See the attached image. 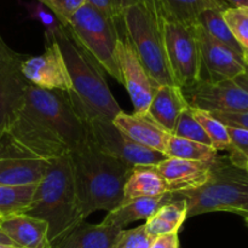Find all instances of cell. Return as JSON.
Returning a JSON list of instances; mask_svg holds the SVG:
<instances>
[{
	"instance_id": "1",
	"label": "cell",
	"mask_w": 248,
	"mask_h": 248,
	"mask_svg": "<svg viewBox=\"0 0 248 248\" xmlns=\"http://www.w3.org/2000/svg\"><path fill=\"white\" fill-rule=\"evenodd\" d=\"M89 138V128L65 91L29 82L23 102L2 140L26 156L51 161L70 154Z\"/></svg>"
},
{
	"instance_id": "2",
	"label": "cell",
	"mask_w": 248,
	"mask_h": 248,
	"mask_svg": "<svg viewBox=\"0 0 248 248\" xmlns=\"http://www.w3.org/2000/svg\"><path fill=\"white\" fill-rule=\"evenodd\" d=\"M82 219L91 213L115 210L124 201V186L133 167L104 154L91 137L69 154Z\"/></svg>"
},
{
	"instance_id": "3",
	"label": "cell",
	"mask_w": 248,
	"mask_h": 248,
	"mask_svg": "<svg viewBox=\"0 0 248 248\" xmlns=\"http://www.w3.org/2000/svg\"><path fill=\"white\" fill-rule=\"evenodd\" d=\"M24 213L47 223L51 247L85 222L80 213L69 154L48 161Z\"/></svg>"
},
{
	"instance_id": "4",
	"label": "cell",
	"mask_w": 248,
	"mask_h": 248,
	"mask_svg": "<svg viewBox=\"0 0 248 248\" xmlns=\"http://www.w3.org/2000/svg\"><path fill=\"white\" fill-rule=\"evenodd\" d=\"M64 58L73 94L84 111L113 121L121 108L109 90L98 63L80 46L63 26L53 34Z\"/></svg>"
},
{
	"instance_id": "5",
	"label": "cell",
	"mask_w": 248,
	"mask_h": 248,
	"mask_svg": "<svg viewBox=\"0 0 248 248\" xmlns=\"http://www.w3.org/2000/svg\"><path fill=\"white\" fill-rule=\"evenodd\" d=\"M123 26L143 67L157 86L176 85L167 62L162 11L157 0H133L125 7Z\"/></svg>"
},
{
	"instance_id": "6",
	"label": "cell",
	"mask_w": 248,
	"mask_h": 248,
	"mask_svg": "<svg viewBox=\"0 0 248 248\" xmlns=\"http://www.w3.org/2000/svg\"><path fill=\"white\" fill-rule=\"evenodd\" d=\"M186 200V217L210 212H232L239 215L248 202V173L236 166L229 156L212 160L206 183L194 190L177 193Z\"/></svg>"
},
{
	"instance_id": "7",
	"label": "cell",
	"mask_w": 248,
	"mask_h": 248,
	"mask_svg": "<svg viewBox=\"0 0 248 248\" xmlns=\"http://www.w3.org/2000/svg\"><path fill=\"white\" fill-rule=\"evenodd\" d=\"M64 28L102 69L123 84L116 60L118 22L115 23L89 4H85L75 12Z\"/></svg>"
},
{
	"instance_id": "8",
	"label": "cell",
	"mask_w": 248,
	"mask_h": 248,
	"mask_svg": "<svg viewBox=\"0 0 248 248\" xmlns=\"http://www.w3.org/2000/svg\"><path fill=\"white\" fill-rule=\"evenodd\" d=\"M72 98L73 104L78 113L81 115L89 128L92 142L104 154L124 162L131 167L136 166H155L167 159L166 154L149 149L138 144L135 140L121 132L108 119L87 114L81 109L72 91H67Z\"/></svg>"
},
{
	"instance_id": "9",
	"label": "cell",
	"mask_w": 248,
	"mask_h": 248,
	"mask_svg": "<svg viewBox=\"0 0 248 248\" xmlns=\"http://www.w3.org/2000/svg\"><path fill=\"white\" fill-rule=\"evenodd\" d=\"M162 26L165 51L174 82L181 89H190L201 80V61L195 26L181 23L164 12Z\"/></svg>"
},
{
	"instance_id": "10",
	"label": "cell",
	"mask_w": 248,
	"mask_h": 248,
	"mask_svg": "<svg viewBox=\"0 0 248 248\" xmlns=\"http://www.w3.org/2000/svg\"><path fill=\"white\" fill-rule=\"evenodd\" d=\"M119 40L116 45V60L123 84L132 101L136 114L147 115L150 102L159 86L149 77L130 40L124 31L123 19L118 22Z\"/></svg>"
},
{
	"instance_id": "11",
	"label": "cell",
	"mask_w": 248,
	"mask_h": 248,
	"mask_svg": "<svg viewBox=\"0 0 248 248\" xmlns=\"http://www.w3.org/2000/svg\"><path fill=\"white\" fill-rule=\"evenodd\" d=\"M186 102L193 108L208 113H246L248 92L235 80H200L190 89H182Z\"/></svg>"
},
{
	"instance_id": "12",
	"label": "cell",
	"mask_w": 248,
	"mask_h": 248,
	"mask_svg": "<svg viewBox=\"0 0 248 248\" xmlns=\"http://www.w3.org/2000/svg\"><path fill=\"white\" fill-rule=\"evenodd\" d=\"M45 38L47 44L45 52L23 60L21 64L22 74L27 81L40 89L70 91L72 81L60 46L52 35Z\"/></svg>"
},
{
	"instance_id": "13",
	"label": "cell",
	"mask_w": 248,
	"mask_h": 248,
	"mask_svg": "<svg viewBox=\"0 0 248 248\" xmlns=\"http://www.w3.org/2000/svg\"><path fill=\"white\" fill-rule=\"evenodd\" d=\"M22 62L23 58L0 38V137L21 107L29 84L22 74Z\"/></svg>"
},
{
	"instance_id": "14",
	"label": "cell",
	"mask_w": 248,
	"mask_h": 248,
	"mask_svg": "<svg viewBox=\"0 0 248 248\" xmlns=\"http://www.w3.org/2000/svg\"><path fill=\"white\" fill-rule=\"evenodd\" d=\"M195 34L200 52L201 80H234L245 73L244 58L213 39L200 24H195Z\"/></svg>"
},
{
	"instance_id": "15",
	"label": "cell",
	"mask_w": 248,
	"mask_h": 248,
	"mask_svg": "<svg viewBox=\"0 0 248 248\" xmlns=\"http://www.w3.org/2000/svg\"><path fill=\"white\" fill-rule=\"evenodd\" d=\"M48 161L26 156L0 140V186L38 184L45 174Z\"/></svg>"
},
{
	"instance_id": "16",
	"label": "cell",
	"mask_w": 248,
	"mask_h": 248,
	"mask_svg": "<svg viewBox=\"0 0 248 248\" xmlns=\"http://www.w3.org/2000/svg\"><path fill=\"white\" fill-rule=\"evenodd\" d=\"M212 161H189V160L167 157L154 170L167 184L169 193H184L200 188L210 176Z\"/></svg>"
},
{
	"instance_id": "17",
	"label": "cell",
	"mask_w": 248,
	"mask_h": 248,
	"mask_svg": "<svg viewBox=\"0 0 248 248\" xmlns=\"http://www.w3.org/2000/svg\"><path fill=\"white\" fill-rule=\"evenodd\" d=\"M113 124L138 144L165 154L166 143L171 133L157 125L149 115L121 111L115 116Z\"/></svg>"
},
{
	"instance_id": "18",
	"label": "cell",
	"mask_w": 248,
	"mask_h": 248,
	"mask_svg": "<svg viewBox=\"0 0 248 248\" xmlns=\"http://www.w3.org/2000/svg\"><path fill=\"white\" fill-rule=\"evenodd\" d=\"M0 228L19 248H51L45 220L16 213L0 218Z\"/></svg>"
},
{
	"instance_id": "19",
	"label": "cell",
	"mask_w": 248,
	"mask_h": 248,
	"mask_svg": "<svg viewBox=\"0 0 248 248\" xmlns=\"http://www.w3.org/2000/svg\"><path fill=\"white\" fill-rule=\"evenodd\" d=\"M189 104L177 85H161L155 91L147 115L169 133H173L179 115Z\"/></svg>"
},
{
	"instance_id": "20",
	"label": "cell",
	"mask_w": 248,
	"mask_h": 248,
	"mask_svg": "<svg viewBox=\"0 0 248 248\" xmlns=\"http://www.w3.org/2000/svg\"><path fill=\"white\" fill-rule=\"evenodd\" d=\"M123 229L113 225L80 223L51 248H114Z\"/></svg>"
},
{
	"instance_id": "21",
	"label": "cell",
	"mask_w": 248,
	"mask_h": 248,
	"mask_svg": "<svg viewBox=\"0 0 248 248\" xmlns=\"http://www.w3.org/2000/svg\"><path fill=\"white\" fill-rule=\"evenodd\" d=\"M173 200V193H167L157 198H137L132 200L123 201L115 210L108 212L103 219L104 225L124 229V227L136 222V220H147L165 203Z\"/></svg>"
},
{
	"instance_id": "22",
	"label": "cell",
	"mask_w": 248,
	"mask_h": 248,
	"mask_svg": "<svg viewBox=\"0 0 248 248\" xmlns=\"http://www.w3.org/2000/svg\"><path fill=\"white\" fill-rule=\"evenodd\" d=\"M188 207L186 202L179 194H173V200L165 203L159 208L149 219H147L144 227L148 234L155 239L165 234L178 232L184 220L186 219Z\"/></svg>"
},
{
	"instance_id": "23",
	"label": "cell",
	"mask_w": 248,
	"mask_h": 248,
	"mask_svg": "<svg viewBox=\"0 0 248 248\" xmlns=\"http://www.w3.org/2000/svg\"><path fill=\"white\" fill-rule=\"evenodd\" d=\"M169 193L166 182L153 166H136L124 186V201L137 198H157Z\"/></svg>"
},
{
	"instance_id": "24",
	"label": "cell",
	"mask_w": 248,
	"mask_h": 248,
	"mask_svg": "<svg viewBox=\"0 0 248 248\" xmlns=\"http://www.w3.org/2000/svg\"><path fill=\"white\" fill-rule=\"evenodd\" d=\"M166 16L186 24L195 26L198 18L206 10L225 11L230 6L225 0H157Z\"/></svg>"
},
{
	"instance_id": "25",
	"label": "cell",
	"mask_w": 248,
	"mask_h": 248,
	"mask_svg": "<svg viewBox=\"0 0 248 248\" xmlns=\"http://www.w3.org/2000/svg\"><path fill=\"white\" fill-rule=\"evenodd\" d=\"M165 154L167 157L189 160V161H212L218 152L210 145L201 144L194 140H184L171 135L166 143Z\"/></svg>"
},
{
	"instance_id": "26",
	"label": "cell",
	"mask_w": 248,
	"mask_h": 248,
	"mask_svg": "<svg viewBox=\"0 0 248 248\" xmlns=\"http://www.w3.org/2000/svg\"><path fill=\"white\" fill-rule=\"evenodd\" d=\"M223 12L224 11H220V10H206L199 16L198 24H200L213 39L242 57L241 47L225 22Z\"/></svg>"
},
{
	"instance_id": "27",
	"label": "cell",
	"mask_w": 248,
	"mask_h": 248,
	"mask_svg": "<svg viewBox=\"0 0 248 248\" xmlns=\"http://www.w3.org/2000/svg\"><path fill=\"white\" fill-rule=\"evenodd\" d=\"M38 184L26 186H0V215L24 213L28 210Z\"/></svg>"
},
{
	"instance_id": "28",
	"label": "cell",
	"mask_w": 248,
	"mask_h": 248,
	"mask_svg": "<svg viewBox=\"0 0 248 248\" xmlns=\"http://www.w3.org/2000/svg\"><path fill=\"white\" fill-rule=\"evenodd\" d=\"M190 108L194 118L200 124V126L203 128L206 135L211 140L213 149H216L217 152H219V150H230L232 144H230L227 126L223 125L219 120H217L215 116L211 115L208 111L193 108V107H190Z\"/></svg>"
},
{
	"instance_id": "29",
	"label": "cell",
	"mask_w": 248,
	"mask_h": 248,
	"mask_svg": "<svg viewBox=\"0 0 248 248\" xmlns=\"http://www.w3.org/2000/svg\"><path fill=\"white\" fill-rule=\"evenodd\" d=\"M223 16L241 47L245 64H248V7H229Z\"/></svg>"
},
{
	"instance_id": "30",
	"label": "cell",
	"mask_w": 248,
	"mask_h": 248,
	"mask_svg": "<svg viewBox=\"0 0 248 248\" xmlns=\"http://www.w3.org/2000/svg\"><path fill=\"white\" fill-rule=\"evenodd\" d=\"M172 135L176 136V137L194 140V142L212 147V143H211V140L208 138V136L206 135V132L201 127L200 124L194 118L190 106L182 111L178 120H177L176 127H174V131Z\"/></svg>"
},
{
	"instance_id": "31",
	"label": "cell",
	"mask_w": 248,
	"mask_h": 248,
	"mask_svg": "<svg viewBox=\"0 0 248 248\" xmlns=\"http://www.w3.org/2000/svg\"><path fill=\"white\" fill-rule=\"evenodd\" d=\"M230 138V160L236 166L245 169L248 162V130L227 126Z\"/></svg>"
},
{
	"instance_id": "32",
	"label": "cell",
	"mask_w": 248,
	"mask_h": 248,
	"mask_svg": "<svg viewBox=\"0 0 248 248\" xmlns=\"http://www.w3.org/2000/svg\"><path fill=\"white\" fill-rule=\"evenodd\" d=\"M154 239L145 230L144 224L128 230H121L114 248H150Z\"/></svg>"
},
{
	"instance_id": "33",
	"label": "cell",
	"mask_w": 248,
	"mask_h": 248,
	"mask_svg": "<svg viewBox=\"0 0 248 248\" xmlns=\"http://www.w3.org/2000/svg\"><path fill=\"white\" fill-rule=\"evenodd\" d=\"M45 5L60 21L63 27L69 23L75 12L86 4V0H36Z\"/></svg>"
},
{
	"instance_id": "34",
	"label": "cell",
	"mask_w": 248,
	"mask_h": 248,
	"mask_svg": "<svg viewBox=\"0 0 248 248\" xmlns=\"http://www.w3.org/2000/svg\"><path fill=\"white\" fill-rule=\"evenodd\" d=\"M28 15L31 18L35 19V21L40 22L44 27H45V36L53 35L58 29L61 28L62 24L57 19V17L41 2L39 1H31L24 4Z\"/></svg>"
},
{
	"instance_id": "35",
	"label": "cell",
	"mask_w": 248,
	"mask_h": 248,
	"mask_svg": "<svg viewBox=\"0 0 248 248\" xmlns=\"http://www.w3.org/2000/svg\"><path fill=\"white\" fill-rule=\"evenodd\" d=\"M131 1L133 0H86V4L116 23L123 19L124 10Z\"/></svg>"
},
{
	"instance_id": "36",
	"label": "cell",
	"mask_w": 248,
	"mask_h": 248,
	"mask_svg": "<svg viewBox=\"0 0 248 248\" xmlns=\"http://www.w3.org/2000/svg\"><path fill=\"white\" fill-rule=\"evenodd\" d=\"M223 125L248 130V111L246 113H210Z\"/></svg>"
},
{
	"instance_id": "37",
	"label": "cell",
	"mask_w": 248,
	"mask_h": 248,
	"mask_svg": "<svg viewBox=\"0 0 248 248\" xmlns=\"http://www.w3.org/2000/svg\"><path fill=\"white\" fill-rule=\"evenodd\" d=\"M150 248H179L178 232H171L155 237Z\"/></svg>"
},
{
	"instance_id": "38",
	"label": "cell",
	"mask_w": 248,
	"mask_h": 248,
	"mask_svg": "<svg viewBox=\"0 0 248 248\" xmlns=\"http://www.w3.org/2000/svg\"><path fill=\"white\" fill-rule=\"evenodd\" d=\"M0 246H6V247L19 248L18 246H17L16 244H15L14 241H12L11 239H10L9 236H7L6 234H5L4 232H2L1 228H0Z\"/></svg>"
},
{
	"instance_id": "39",
	"label": "cell",
	"mask_w": 248,
	"mask_h": 248,
	"mask_svg": "<svg viewBox=\"0 0 248 248\" xmlns=\"http://www.w3.org/2000/svg\"><path fill=\"white\" fill-rule=\"evenodd\" d=\"M232 7H248V0H225Z\"/></svg>"
},
{
	"instance_id": "40",
	"label": "cell",
	"mask_w": 248,
	"mask_h": 248,
	"mask_svg": "<svg viewBox=\"0 0 248 248\" xmlns=\"http://www.w3.org/2000/svg\"><path fill=\"white\" fill-rule=\"evenodd\" d=\"M244 212H248V202L246 203V205L244 206V207H242V210L240 211V212H239V215H241V213H244Z\"/></svg>"
},
{
	"instance_id": "41",
	"label": "cell",
	"mask_w": 248,
	"mask_h": 248,
	"mask_svg": "<svg viewBox=\"0 0 248 248\" xmlns=\"http://www.w3.org/2000/svg\"><path fill=\"white\" fill-rule=\"evenodd\" d=\"M241 216H244V217H245V220H246V223H247V225H248V212H244V213H241Z\"/></svg>"
},
{
	"instance_id": "42",
	"label": "cell",
	"mask_w": 248,
	"mask_h": 248,
	"mask_svg": "<svg viewBox=\"0 0 248 248\" xmlns=\"http://www.w3.org/2000/svg\"><path fill=\"white\" fill-rule=\"evenodd\" d=\"M245 73H246V75L248 77V64H245Z\"/></svg>"
},
{
	"instance_id": "43",
	"label": "cell",
	"mask_w": 248,
	"mask_h": 248,
	"mask_svg": "<svg viewBox=\"0 0 248 248\" xmlns=\"http://www.w3.org/2000/svg\"><path fill=\"white\" fill-rule=\"evenodd\" d=\"M245 170H246V172L248 173V162H247V165H246V167H245Z\"/></svg>"
},
{
	"instance_id": "44",
	"label": "cell",
	"mask_w": 248,
	"mask_h": 248,
	"mask_svg": "<svg viewBox=\"0 0 248 248\" xmlns=\"http://www.w3.org/2000/svg\"><path fill=\"white\" fill-rule=\"evenodd\" d=\"M0 248H14V247H6V246H0Z\"/></svg>"
},
{
	"instance_id": "45",
	"label": "cell",
	"mask_w": 248,
	"mask_h": 248,
	"mask_svg": "<svg viewBox=\"0 0 248 248\" xmlns=\"http://www.w3.org/2000/svg\"><path fill=\"white\" fill-rule=\"evenodd\" d=\"M0 218H1V215H0Z\"/></svg>"
},
{
	"instance_id": "46",
	"label": "cell",
	"mask_w": 248,
	"mask_h": 248,
	"mask_svg": "<svg viewBox=\"0 0 248 248\" xmlns=\"http://www.w3.org/2000/svg\"><path fill=\"white\" fill-rule=\"evenodd\" d=\"M0 140H1V137H0Z\"/></svg>"
}]
</instances>
